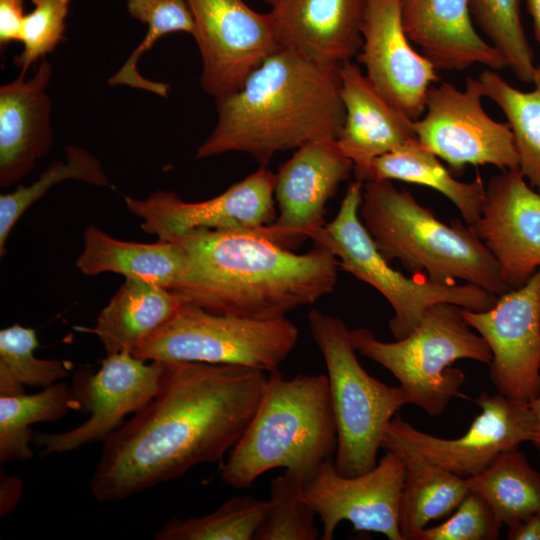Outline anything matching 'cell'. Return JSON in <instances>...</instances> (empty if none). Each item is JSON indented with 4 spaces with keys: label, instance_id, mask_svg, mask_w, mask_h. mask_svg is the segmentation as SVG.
I'll list each match as a JSON object with an SVG mask.
<instances>
[{
    "label": "cell",
    "instance_id": "6da1fadb",
    "mask_svg": "<svg viewBox=\"0 0 540 540\" xmlns=\"http://www.w3.org/2000/svg\"><path fill=\"white\" fill-rule=\"evenodd\" d=\"M267 372L225 364L163 362L156 395L103 441L89 482L99 502H117L193 467L221 462L262 397Z\"/></svg>",
    "mask_w": 540,
    "mask_h": 540
},
{
    "label": "cell",
    "instance_id": "7a4b0ae2",
    "mask_svg": "<svg viewBox=\"0 0 540 540\" xmlns=\"http://www.w3.org/2000/svg\"><path fill=\"white\" fill-rule=\"evenodd\" d=\"M186 268L172 291L206 311L249 319L285 317L331 293L338 260L315 246L297 254L255 233L197 229L174 240Z\"/></svg>",
    "mask_w": 540,
    "mask_h": 540
},
{
    "label": "cell",
    "instance_id": "3957f363",
    "mask_svg": "<svg viewBox=\"0 0 540 540\" xmlns=\"http://www.w3.org/2000/svg\"><path fill=\"white\" fill-rule=\"evenodd\" d=\"M339 68L281 45L216 101V125L196 158L243 152L267 167L278 152L336 140L345 119Z\"/></svg>",
    "mask_w": 540,
    "mask_h": 540
},
{
    "label": "cell",
    "instance_id": "277c9868",
    "mask_svg": "<svg viewBox=\"0 0 540 540\" xmlns=\"http://www.w3.org/2000/svg\"><path fill=\"white\" fill-rule=\"evenodd\" d=\"M337 449V429L325 374L284 377L270 372L245 432L228 453L220 477L249 488L269 470L284 468L305 485Z\"/></svg>",
    "mask_w": 540,
    "mask_h": 540
},
{
    "label": "cell",
    "instance_id": "5b68a950",
    "mask_svg": "<svg viewBox=\"0 0 540 540\" xmlns=\"http://www.w3.org/2000/svg\"><path fill=\"white\" fill-rule=\"evenodd\" d=\"M359 215L389 263L398 260L410 272L439 284L460 279L497 296L510 290L496 260L467 224L442 222L389 180L363 184Z\"/></svg>",
    "mask_w": 540,
    "mask_h": 540
},
{
    "label": "cell",
    "instance_id": "8992f818",
    "mask_svg": "<svg viewBox=\"0 0 540 540\" xmlns=\"http://www.w3.org/2000/svg\"><path fill=\"white\" fill-rule=\"evenodd\" d=\"M357 352L380 364L399 381L409 404L429 416L441 415L460 395L464 373L451 365L461 359L490 364L486 341L471 330L463 308L451 303L429 307L418 326L394 342L379 340L369 329L350 331Z\"/></svg>",
    "mask_w": 540,
    "mask_h": 540
},
{
    "label": "cell",
    "instance_id": "52a82bcc",
    "mask_svg": "<svg viewBox=\"0 0 540 540\" xmlns=\"http://www.w3.org/2000/svg\"><path fill=\"white\" fill-rule=\"evenodd\" d=\"M308 323L327 369L337 429L334 464L340 474L357 476L377 464L384 432L408 397L364 370L342 319L312 309Z\"/></svg>",
    "mask_w": 540,
    "mask_h": 540
},
{
    "label": "cell",
    "instance_id": "ba28073f",
    "mask_svg": "<svg viewBox=\"0 0 540 540\" xmlns=\"http://www.w3.org/2000/svg\"><path fill=\"white\" fill-rule=\"evenodd\" d=\"M362 192V182L350 183L334 219L310 239L314 246L333 253L339 268L384 296L394 311L389 329L395 339L410 334L427 309L435 304L451 303L472 311H485L494 306L497 295L477 285L439 284L423 274L406 277L393 269L360 219Z\"/></svg>",
    "mask_w": 540,
    "mask_h": 540
},
{
    "label": "cell",
    "instance_id": "9c48e42d",
    "mask_svg": "<svg viewBox=\"0 0 540 540\" xmlns=\"http://www.w3.org/2000/svg\"><path fill=\"white\" fill-rule=\"evenodd\" d=\"M286 317L249 319L216 314L184 302L132 354L145 361H189L277 371L297 344Z\"/></svg>",
    "mask_w": 540,
    "mask_h": 540
},
{
    "label": "cell",
    "instance_id": "30bf717a",
    "mask_svg": "<svg viewBox=\"0 0 540 540\" xmlns=\"http://www.w3.org/2000/svg\"><path fill=\"white\" fill-rule=\"evenodd\" d=\"M484 97L478 78L468 77L464 90L449 82L432 86L423 115L413 122L416 138L453 171L468 164L519 170L512 131L485 112Z\"/></svg>",
    "mask_w": 540,
    "mask_h": 540
},
{
    "label": "cell",
    "instance_id": "8fae6325",
    "mask_svg": "<svg viewBox=\"0 0 540 540\" xmlns=\"http://www.w3.org/2000/svg\"><path fill=\"white\" fill-rule=\"evenodd\" d=\"M474 401L482 411L463 436L436 437L416 429L396 414L384 432L381 448L414 452L468 478L484 471L501 453L532 441L535 418L528 402L485 392Z\"/></svg>",
    "mask_w": 540,
    "mask_h": 540
},
{
    "label": "cell",
    "instance_id": "7c38bea8",
    "mask_svg": "<svg viewBox=\"0 0 540 540\" xmlns=\"http://www.w3.org/2000/svg\"><path fill=\"white\" fill-rule=\"evenodd\" d=\"M202 61L200 85L221 100L238 91L249 74L281 45L270 12L243 0H186Z\"/></svg>",
    "mask_w": 540,
    "mask_h": 540
},
{
    "label": "cell",
    "instance_id": "4fadbf2b",
    "mask_svg": "<svg viewBox=\"0 0 540 540\" xmlns=\"http://www.w3.org/2000/svg\"><path fill=\"white\" fill-rule=\"evenodd\" d=\"M147 361L132 353L107 355L94 373L78 375L71 391L80 410L89 418L74 429L36 433L33 444L40 456L66 453L84 445L103 442L125 416L134 414L158 392L163 362Z\"/></svg>",
    "mask_w": 540,
    "mask_h": 540
},
{
    "label": "cell",
    "instance_id": "5bb4252c",
    "mask_svg": "<svg viewBox=\"0 0 540 540\" xmlns=\"http://www.w3.org/2000/svg\"><path fill=\"white\" fill-rule=\"evenodd\" d=\"M276 174L267 167L204 201L186 202L175 192L157 190L144 199L125 197L129 211L142 220L143 231L174 241L197 230L254 232L276 219Z\"/></svg>",
    "mask_w": 540,
    "mask_h": 540
},
{
    "label": "cell",
    "instance_id": "9a60e30c",
    "mask_svg": "<svg viewBox=\"0 0 540 540\" xmlns=\"http://www.w3.org/2000/svg\"><path fill=\"white\" fill-rule=\"evenodd\" d=\"M405 476L403 460L392 451L368 472L352 477L326 460L304 486V498L322 523L320 539L332 540L338 524L348 521L355 531L403 540L399 515Z\"/></svg>",
    "mask_w": 540,
    "mask_h": 540
},
{
    "label": "cell",
    "instance_id": "2e32d148",
    "mask_svg": "<svg viewBox=\"0 0 540 540\" xmlns=\"http://www.w3.org/2000/svg\"><path fill=\"white\" fill-rule=\"evenodd\" d=\"M471 328L486 341L490 378L506 397L531 402L540 396V268L485 311L463 308Z\"/></svg>",
    "mask_w": 540,
    "mask_h": 540
},
{
    "label": "cell",
    "instance_id": "e0dca14e",
    "mask_svg": "<svg viewBox=\"0 0 540 540\" xmlns=\"http://www.w3.org/2000/svg\"><path fill=\"white\" fill-rule=\"evenodd\" d=\"M353 167L336 140L299 147L275 173L278 217L254 232L289 250L310 239L325 225L327 202L350 177Z\"/></svg>",
    "mask_w": 540,
    "mask_h": 540
},
{
    "label": "cell",
    "instance_id": "ac0fdd59",
    "mask_svg": "<svg viewBox=\"0 0 540 540\" xmlns=\"http://www.w3.org/2000/svg\"><path fill=\"white\" fill-rule=\"evenodd\" d=\"M361 34L356 57L369 81L409 118L419 119L428 91L439 78L433 64L412 47L399 0H367Z\"/></svg>",
    "mask_w": 540,
    "mask_h": 540
},
{
    "label": "cell",
    "instance_id": "d6986e66",
    "mask_svg": "<svg viewBox=\"0 0 540 540\" xmlns=\"http://www.w3.org/2000/svg\"><path fill=\"white\" fill-rule=\"evenodd\" d=\"M471 229L496 260L510 289L524 285L540 268V194L519 170H504L489 180Z\"/></svg>",
    "mask_w": 540,
    "mask_h": 540
},
{
    "label": "cell",
    "instance_id": "ffe728a7",
    "mask_svg": "<svg viewBox=\"0 0 540 540\" xmlns=\"http://www.w3.org/2000/svg\"><path fill=\"white\" fill-rule=\"evenodd\" d=\"M20 74L0 87V186L22 180L53 146L52 66L41 59L33 76Z\"/></svg>",
    "mask_w": 540,
    "mask_h": 540
},
{
    "label": "cell",
    "instance_id": "44dd1931",
    "mask_svg": "<svg viewBox=\"0 0 540 540\" xmlns=\"http://www.w3.org/2000/svg\"><path fill=\"white\" fill-rule=\"evenodd\" d=\"M345 119L336 142L353 163L357 181L369 179L373 161L415 138L413 122L372 85L358 65L339 68Z\"/></svg>",
    "mask_w": 540,
    "mask_h": 540
},
{
    "label": "cell",
    "instance_id": "7402d4cb",
    "mask_svg": "<svg viewBox=\"0 0 540 540\" xmlns=\"http://www.w3.org/2000/svg\"><path fill=\"white\" fill-rule=\"evenodd\" d=\"M367 0H277L270 15L280 45L340 66L357 56Z\"/></svg>",
    "mask_w": 540,
    "mask_h": 540
},
{
    "label": "cell",
    "instance_id": "603a6c76",
    "mask_svg": "<svg viewBox=\"0 0 540 540\" xmlns=\"http://www.w3.org/2000/svg\"><path fill=\"white\" fill-rule=\"evenodd\" d=\"M409 40L436 69L463 71L473 65L506 68L499 52L476 31L468 0H399Z\"/></svg>",
    "mask_w": 540,
    "mask_h": 540
},
{
    "label": "cell",
    "instance_id": "cb8c5ba5",
    "mask_svg": "<svg viewBox=\"0 0 540 540\" xmlns=\"http://www.w3.org/2000/svg\"><path fill=\"white\" fill-rule=\"evenodd\" d=\"M75 265L88 276L113 272L173 290L185 271L186 255L176 241H122L90 225L83 232V250Z\"/></svg>",
    "mask_w": 540,
    "mask_h": 540
},
{
    "label": "cell",
    "instance_id": "d4e9b609",
    "mask_svg": "<svg viewBox=\"0 0 540 540\" xmlns=\"http://www.w3.org/2000/svg\"><path fill=\"white\" fill-rule=\"evenodd\" d=\"M185 302L170 289L135 279H126L99 312L90 330L107 355L132 353L161 328Z\"/></svg>",
    "mask_w": 540,
    "mask_h": 540
},
{
    "label": "cell",
    "instance_id": "484cf974",
    "mask_svg": "<svg viewBox=\"0 0 540 540\" xmlns=\"http://www.w3.org/2000/svg\"><path fill=\"white\" fill-rule=\"evenodd\" d=\"M381 180L423 185L442 193L458 208L470 228L485 200V186L479 175L472 182L458 181L416 137L373 161L368 181Z\"/></svg>",
    "mask_w": 540,
    "mask_h": 540
},
{
    "label": "cell",
    "instance_id": "4316f807",
    "mask_svg": "<svg viewBox=\"0 0 540 540\" xmlns=\"http://www.w3.org/2000/svg\"><path fill=\"white\" fill-rule=\"evenodd\" d=\"M392 452L401 457L406 470L400 501V532L403 540H412L430 521L451 515L469 488L466 478L414 452Z\"/></svg>",
    "mask_w": 540,
    "mask_h": 540
},
{
    "label": "cell",
    "instance_id": "83f0119b",
    "mask_svg": "<svg viewBox=\"0 0 540 540\" xmlns=\"http://www.w3.org/2000/svg\"><path fill=\"white\" fill-rule=\"evenodd\" d=\"M466 482L469 492L482 496L497 519L508 527L540 511V473L519 448L501 453Z\"/></svg>",
    "mask_w": 540,
    "mask_h": 540
},
{
    "label": "cell",
    "instance_id": "f1b7e54d",
    "mask_svg": "<svg viewBox=\"0 0 540 540\" xmlns=\"http://www.w3.org/2000/svg\"><path fill=\"white\" fill-rule=\"evenodd\" d=\"M80 410L71 389L57 382L36 394L0 395V462L26 461L32 458L31 426L57 421L71 410Z\"/></svg>",
    "mask_w": 540,
    "mask_h": 540
},
{
    "label": "cell",
    "instance_id": "f546056e",
    "mask_svg": "<svg viewBox=\"0 0 540 540\" xmlns=\"http://www.w3.org/2000/svg\"><path fill=\"white\" fill-rule=\"evenodd\" d=\"M485 97L504 113L512 131L518 155L519 171L532 187L540 191V66L531 91H521L500 74L486 69L477 77Z\"/></svg>",
    "mask_w": 540,
    "mask_h": 540
},
{
    "label": "cell",
    "instance_id": "4dcf8cb0",
    "mask_svg": "<svg viewBox=\"0 0 540 540\" xmlns=\"http://www.w3.org/2000/svg\"><path fill=\"white\" fill-rule=\"evenodd\" d=\"M126 9L131 17L147 25V31L125 63L108 79V84L125 85L167 97L169 85L143 77L138 71V61L166 34L182 31L194 35L195 24L188 4L186 0H126Z\"/></svg>",
    "mask_w": 540,
    "mask_h": 540
},
{
    "label": "cell",
    "instance_id": "1f68e13d",
    "mask_svg": "<svg viewBox=\"0 0 540 540\" xmlns=\"http://www.w3.org/2000/svg\"><path fill=\"white\" fill-rule=\"evenodd\" d=\"M64 160L53 162L39 178L28 186L0 195V256L6 253L7 238L24 212L42 198L50 188L66 180H77L102 187L109 184L100 161L88 150L69 145Z\"/></svg>",
    "mask_w": 540,
    "mask_h": 540
},
{
    "label": "cell",
    "instance_id": "d6a6232c",
    "mask_svg": "<svg viewBox=\"0 0 540 540\" xmlns=\"http://www.w3.org/2000/svg\"><path fill=\"white\" fill-rule=\"evenodd\" d=\"M268 500L233 496L213 512L171 518L155 534L156 540H255L268 512Z\"/></svg>",
    "mask_w": 540,
    "mask_h": 540
},
{
    "label": "cell",
    "instance_id": "836d02e7",
    "mask_svg": "<svg viewBox=\"0 0 540 540\" xmlns=\"http://www.w3.org/2000/svg\"><path fill=\"white\" fill-rule=\"evenodd\" d=\"M523 0H468L472 20L515 77L532 84L537 69L521 18Z\"/></svg>",
    "mask_w": 540,
    "mask_h": 540
},
{
    "label": "cell",
    "instance_id": "e575fe53",
    "mask_svg": "<svg viewBox=\"0 0 540 540\" xmlns=\"http://www.w3.org/2000/svg\"><path fill=\"white\" fill-rule=\"evenodd\" d=\"M39 342L35 329L12 325L0 331V395L24 392V386L48 387L69 375L70 364L34 355Z\"/></svg>",
    "mask_w": 540,
    "mask_h": 540
},
{
    "label": "cell",
    "instance_id": "d590c367",
    "mask_svg": "<svg viewBox=\"0 0 540 540\" xmlns=\"http://www.w3.org/2000/svg\"><path fill=\"white\" fill-rule=\"evenodd\" d=\"M305 483L285 471L270 484L269 507L255 540H316L315 512L304 498Z\"/></svg>",
    "mask_w": 540,
    "mask_h": 540
},
{
    "label": "cell",
    "instance_id": "8d00e7d4",
    "mask_svg": "<svg viewBox=\"0 0 540 540\" xmlns=\"http://www.w3.org/2000/svg\"><path fill=\"white\" fill-rule=\"evenodd\" d=\"M34 8L26 14L20 42L22 53L14 58L20 72L26 74L39 59L51 53L64 37L70 0H31Z\"/></svg>",
    "mask_w": 540,
    "mask_h": 540
},
{
    "label": "cell",
    "instance_id": "74e56055",
    "mask_svg": "<svg viewBox=\"0 0 540 540\" xmlns=\"http://www.w3.org/2000/svg\"><path fill=\"white\" fill-rule=\"evenodd\" d=\"M502 526L488 502L469 492L445 522L425 527L412 540H495Z\"/></svg>",
    "mask_w": 540,
    "mask_h": 540
},
{
    "label": "cell",
    "instance_id": "f35d334b",
    "mask_svg": "<svg viewBox=\"0 0 540 540\" xmlns=\"http://www.w3.org/2000/svg\"><path fill=\"white\" fill-rule=\"evenodd\" d=\"M24 14V0H0V45L5 48L10 42H19Z\"/></svg>",
    "mask_w": 540,
    "mask_h": 540
},
{
    "label": "cell",
    "instance_id": "ab89813d",
    "mask_svg": "<svg viewBox=\"0 0 540 540\" xmlns=\"http://www.w3.org/2000/svg\"><path fill=\"white\" fill-rule=\"evenodd\" d=\"M23 492V481L17 476L1 472L0 476V516H6L17 506Z\"/></svg>",
    "mask_w": 540,
    "mask_h": 540
},
{
    "label": "cell",
    "instance_id": "60d3db41",
    "mask_svg": "<svg viewBox=\"0 0 540 540\" xmlns=\"http://www.w3.org/2000/svg\"><path fill=\"white\" fill-rule=\"evenodd\" d=\"M510 540H540V511L509 527Z\"/></svg>",
    "mask_w": 540,
    "mask_h": 540
},
{
    "label": "cell",
    "instance_id": "b9f144b4",
    "mask_svg": "<svg viewBox=\"0 0 540 540\" xmlns=\"http://www.w3.org/2000/svg\"><path fill=\"white\" fill-rule=\"evenodd\" d=\"M523 1L532 19L535 38L540 45V0Z\"/></svg>",
    "mask_w": 540,
    "mask_h": 540
},
{
    "label": "cell",
    "instance_id": "7bdbcfd3",
    "mask_svg": "<svg viewBox=\"0 0 540 540\" xmlns=\"http://www.w3.org/2000/svg\"><path fill=\"white\" fill-rule=\"evenodd\" d=\"M535 418L534 437L531 441L540 454V396L529 402Z\"/></svg>",
    "mask_w": 540,
    "mask_h": 540
},
{
    "label": "cell",
    "instance_id": "ee69618b",
    "mask_svg": "<svg viewBox=\"0 0 540 540\" xmlns=\"http://www.w3.org/2000/svg\"><path fill=\"white\" fill-rule=\"evenodd\" d=\"M259 1H262V2L272 6L277 0H259Z\"/></svg>",
    "mask_w": 540,
    "mask_h": 540
}]
</instances>
